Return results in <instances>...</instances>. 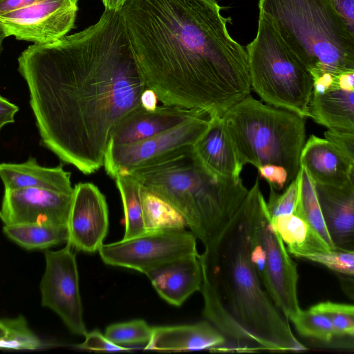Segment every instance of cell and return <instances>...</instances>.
<instances>
[{"label":"cell","instance_id":"6da1fadb","mask_svg":"<svg viewBox=\"0 0 354 354\" xmlns=\"http://www.w3.org/2000/svg\"><path fill=\"white\" fill-rule=\"evenodd\" d=\"M41 145L84 174L104 163L110 133L146 86L119 11L18 57Z\"/></svg>","mask_w":354,"mask_h":354},{"label":"cell","instance_id":"7a4b0ae2","mask_svg":"<svg viewBox=\"0 0 354 354\" xmlns=\"http://www.w3.org/2000/svg\"><path fill=\"white\" fill-rule=\"evenodd\" d=\"M216 0H126L120 10L147 88L164 105L219 116L250 95L246 50Z\"/></svg>","mask_w":354,"mask_h":354},{"label":"cell","instance_id":"3957f363","mask_svg":"<svg viewBox=\"0 0 354 354\" xmlns=\"http://www.w3.org/2000/svg\"><path fill=\"white\" fill-rule=\"evenodd\" d=\"M263 196L257 177L224 230L198 255L203 314L232 350H304L265 290L252 260L251 236Z\"/></svg>","mask_w":354,"mask_h":354},{"label":"cell","instance_id":"277c9868","mask_svg":"<svg viewBox=\"0 0 354 354\" xmlns=\"http://www.w3.org/2000/svg\"><path fill=\"white\" fill-rule=\"evenodd\" d=\"M192 148L126 174L176 208L206 247L230 221L248 189L241 178H219L207 171Z\"/></svg>","mask_w":354,"mask_h":354},{"label":"cell","instance_id":"5b68a950","mask_svg":"<svg viewBox=\"0 0 354 354\" xmlns=\"http://www.w3.org/2000/svg\"><path fill=\"white\" fill-rule=\"evenodd\" d=\"M313 80L354 72V34L330 0H259Z\"/></svg>","mask_w":354,"mask_h":354},{"label":"cell","instance_id":"8992f818","mask_svg":"<svg viewBox=\"0 0 354 354\" xmlns=\"http://www.w3.org/2000/svg\"><path fill=\"white\" fill-rule=\"evenodd\" d=\"M221 118L243 166L277 165L286 169L288 185L296 178L306 141L305 118L263 104L250 95Z\"/></svg>","mask_w":354,"mask_h":354},{"label":"cell","instance_id":"52a82bcc","mask_svg":"<svg viewBox=\"0 0 354 354\" xmlns=\"http://www.w3.org/2000/svg\"><path fill=\"white\" fill-rule=\"evenodd\" d=\"M245 50L251 88L269 105L310 117L313 79L262 11L257 35Z\"/></svg>","mask_w":354,"mask_h":354},{"label":"cell","instance_id":"ba28073f","mask_svg":"<svg viewBox=\"0 0 354 354\" xmlns=\"http://www.w3.org/2000/svg\"><path fill=\"white\" fill-rule=\"evenodd\" d=\"M78 0H0V29L6 37L45 44L74 27Z\"/></svg>","mask_w":354,"mask_h":354},{"label":"cell","instance_id":"9c48e42d","mask_svg":"<svg viewBox=\"0 0 354 354\" xmlns=\"http://www.w3.org/2000/svg\"><path fill=\"white\" fill-rule=\"evenodd\" d=\"M205 116L194 118L155 136L123 145H108L104 157V169L114 178L162 161L191 149L209 125Z\"/></svg>","mask_w":354,"mask_h":354},{"label":"cell","instance_id":"30bf717a","mask_svg":"<svg viewBox=\"0 0 354 354\" xmlns=\"http://www.w3.org/2000/svg\"><path fill=\"white\" fill-rule=\"evenodd\" d=\"M254 230L265 254L261 281L276 306L290 320L301 310L297 266L272 223L263 196L256 213Z\"/></svg>","mask_w":354,"mask_h":354},{"label":"cell","instance_id":"8fae6325","mask_svg":"<svg viewBox=\"0 0 354 354\" xmlns=\"http://www.w3.org/2000/svg\"><path fill=\"white\" fill-rule=\"evenodd\" d=\"M98 252L106 264L144 274L161 263L198 254L196 236L185 229L146 232L130 239L103 244Z\"/></svg>","mask_w":354,"mask_h":354},{"label":"cell","instance_id":"7c38bea8","mask_svg":"<svg viewBox=\"0 0 354 354\" xmlns=\"http://www.w3.org/2000/svg\"><path fill=\"white\" fill-rule=\"evenodd\" d=\"M70 243L57 251L46 250V269L40 283L42 306L56 313L77 335L87 333L79 289L75 255Z\"/></svg>","mask_w":354,"mask_h":354},{"label":"cell","instance_id":"4fadbf2b","mask_svg":"<svg viewBox=\"0 0 354 354\" xmlns=\"http://www.w3.org/2000/svg\"><path fill=\"white\" fill-rule=\"evenodd\" d=\"M73 197L38 188L5 189L0 218L5 225H67Z\"/></svg>","mask_w":354,"mask_h":354},{"label":"cell","instance_id":"5bb4252c","mask_svg":"<svg viewBox=\"0 0 354 354\" xmlns=\"http://www.w3.org/2000/svg\"><path fill=\"white\" fill-rule=\"evenodd\" d=\"M66 243L77 250L93 253L104 244L109 229L106 201L91 183H80L74 187L68 215Z\"/></svg>","mask_w":354,"mask_h":354},{"label":"cell","instance_id":"9a60e30c","mask_svg":"<svg viewBox=\"0 0 354 354\" xmlns=\"http://www.w3.org/2000/svg\"><path fill=\"white\" fill-rule=\"evenodd\" d=\"M207 116L193 109L164 105L154 111L140 105L128 111L112 129L108 145H123L155 136L194 118Z\"/></svg>","mask_w":354,"mask_h":354},{"label":"cell","instance_id":"2e32d148","mask_svg":"<svg viewBox=\"0 0 354 354\" xmlns=\"http://www.w3.org/2000/svg\"><path fill=\"white\" fill-rule=\"evenodd\" d=\"M315 187L335 248L354 250V178L342 187L315 183Z\"/></svg>","mask_w":354,"mask_h":354},{"label":"cell","instance_id":"e0dca14e","mask_svg":"<svg viewBox=\"0 0 354 354\" xmlns=\"http://www.w3.org/2000/svg\"><path fill=\"white\" fill-rule=\"evenodd\" d=\"M198 255H187L161 263L145 274L164 300L180 306L201 290L203 277Z\"/></svg>","mask_w":354,"mask_h":354},{"label":"cell","instance_id":"ac0fdd59","mask_svg":"<svg viewBox=\"0 0 354 354\" xmlns=\"http://www.w3.org/2000/svg\"><path fill=\"white\" fill-rule=\"evenodd\" d=\"M201 165L215 176L238 179L243 166L239 162L221 117L209 118V125L194 145Z\"/></svg>","mask_w":354,"mask_h":354},{"label":"cell","instance_id":"d6986e66","mask_svg":"<svg viewBox=\"0 0 354 354\" xmlns=\"http://www.w3.org/2000/svg\"><path fill=\"white\" fill-rule=\"evenodd\" d=\"M299 163L314 183L342 187L354 178V162L327 140L314 135L305 142Z\"/></svg>","mask_w":354,"mask_h":354},{"label":"cell","instance_id":"ffe728a7","mask_svg":"<svg viewBox=\"0 0 354 354\" xmlns=\"http://www.w3.org/2000/svg\"><path fill=\"white\" fill-rule=\"evenodd\" d=\"M227 339L208 321L192 324L153 327L152 335L145 350L219 351Z\"/></svg>","mask_w":354,"mask_h":354},{"label":"cell","instance_id":"44dd1931","mask_svg":"<svg viewBox=\"0 0 354 354\" xmlns=\"http://www.w3.org/2000/svg\"><path fill=\"white\" fill-rule=\"evenodd\" d=\"M0 178L5 189L38 188L73 194L71 173L64 170L63 164L55 167L40 166L35 158L22 163H0Z\"/></svg>","mask_w":354,"mask_h":354},{"label":"cell","instance_id":"7402d4cb","mask_svg":"<svg viewBox=\"0 0 354 354\" xmlns=\"http://www.w3.org/2000/svg\"><path fill=\"white\" fill-rule=\"evenodd\" d=\"M310 117L328 129L354 132V91H345L333 82L322 94L312 93Z\"/></svg>","mask_w":354,"mask_h":354},{"label":"cell","instance_id":"603a6c76","mask_svg":"<svg viewBox=\"0 0 354 354\" xmlns=\"http://www.w3.org/2000/svg\"><path fill=\"white\" fill-rule=\"evenodd\" d=\"M271 221L287 251L295 257L306 259L332 250L311 225L295 214L271 218Z\"/></svg>","mask_w":354,"mask_h":354},{"label":"cell","instance_id":"cb8c5ba5","mask_svg":"<svg viewBox=\"0 0 354 354\" xmlns=\"http://www.w3.org/2000/svg\"><path fill=\"white\" fill-rule=\"evenodd\" d=\"M5 234L27 250H43L67 242V225L17 224L5 225Z\"/></svg>","mask_w":354,"mask_h":354},{"label":"cell","instance_id":"d4e9b609","mask_svg":"<svg viewBox=\"0 0 354 354\" xmlns=\"http://www.w3.org/2000/svg\"><path fill=\"white\" fill-rule=\"evenodd\" d=\"M120 194L125 221L123 239L146 232L141 199V184L130 175L120 173L114 178Z\"/></svg>","mask_w":354,"mask_h":354},{"label":"cell","instance_id":"484cf974","mask_svg":"<svg viewBox=\"0 0 354 354\" xmlns=\"http://www.w3.org/2000/svg\"><path fill=\"white\" fill-rule=\"evenodd\" d=\"M141 199L146 232L183 230L187 227L185 219L176 208L142 186Z\"/></svg>","mask_w":354,"mask_h":354},{"label":"cell","instance_id":"4316f807","mask_svg":"<svg viewBox=\"0 0 354 354\" xmlns=\"http://www.w3.org/2000/svg\"><path fill=\"white\" fill-rule=\"evenodd\" d=\"M297 175L298 195L294 214L307 221L332 250L335 249L322 216L313 180L302 166Z\"/></svg>","mask_w":354,"mask_h":354},{"label":"cell","instance_id":"83f0119b","mask_svg":"<svg viewBox=\"0 0 354 354\" xmlns=\"http://www.w3.org/2000/svg\"><path fill=\"white\" fill-rule=\"evenodd\" d=\"M43 343L29 328L23 316L0 319V348L35 350Z\"/></svg>","mask_w":354,"mask_h":354},{"label":"cell","instance_id":"f1b7e54d","mask_svg":"<svg viewBox=\"0 0 354 354\" xmlns=\"http://www.w3.org/2000/svg\"><path fill=\"white\" fill-rule=\"evenodd\" d=\"M290 321L303 337L328 343L337 337L330 321L310 308L305 310L301 309Z\"/></svg>","mask_w":354,"mask_h":354},{"label":"cell","instance_id":"f546056e","mask_svg":"<svg viewBox=\"0 0 354 354\" xmlns=\"http://www.w3.org/2000/svg\"><path fill=\"white\" fill-rule=\"evenodd\" d=\"M153 327L143 319L116 323L106 328L104 335L114 344L127 345L147 343L151 337Z\"/></svg>","mask_w":354,"mask_h":354},{"label":"cell","instance_id":"4dcf8cb0","mask_svg":"<svg viewBox=\"0 0 354 354\" xmlns=\"http://www.w3.org/2000/svg\"><path fill=\"white\" fill-rule=\"evenodd\" d=\"M310 308L324 315L332 323L337 337L354 335V306L353 304L330 301L318 303Z\"/></svg>","mask_w":354,"mask_h":354},{"label":"cell","instance_id":"1f68e13d","mask_svg":"<svg viewBox=\"0 0 354 354\" xmlns=\"http://www.w3.org/2000/svg\"><path fill=\"white\" fill-rule=\"evenodd\" d=\"M307 260L322 264L337 273L353 278L354 250L335 248L308 257Z\"/></svg>","mask_w":354,"mask_h":354},{"label":"cell","instance_id":"d6a6232c","mask_svg":"<svg viewBox=\"0 0 354 354\" xmlns=\"http://www.w3.org/2000/svg\"><path fill=\"white\" fill-rule=\"evenodd\" d=\"M297 195L298 175L286 186V190L281 194H278L270 185V195L268 201L266 203V207L270 218L294 214Z\"/></svg>","mask_w":354,"mask_h":354},{"label":"cell","instance_id":"836d02e7","mask_svg":"<svg viewBox=\"0 0 354 354\" xmlns=\"http://www.w3.org/2000/svg\"><path fill=\"white\" fill-rule=\"evenodd\" d=\"M84 337L85 340L82 343L75 345L76 348L102 351H125L132 349V348L129 346H122L114 344L99 330L87 332Z\"/></svg>","mask_w":354,"mask_h":354},{"label":"cell","instance_id":"e575fe53","mask_svg":"<svg viewBox=\"0 0 354 354\" xmlns=\"http://www.w3.org/2000/svg\"><path fill=\"white\" fill-rule=\"evenodd\" d=\"M324 134L326 140L354 162V132L328 129Z\"/></svg>","mask_w":354,"mask_h":354},{"label":"cell","instance_id":"d590c367","mask_svg":"<svg viewBox=\"0 0 354 354\" xmlns=\"http://www.w3.org/2000/svg\"><path fill=\"white\" fill-rule=\"evenodd\" d=\"M260 178L265 179L275 190L282 189L288 185V172L286 169L277 165L266 164L259 167Z\"/></svg>","mask_w":354,"mask_h":354},{"label":"cell","instance_id":"8d00e7d4","mask_svg":"<svg viewBox=\"0 0 354 354\" xmlns=\"http://www.w3.org/2000/svg\"><path fill=\"white\" fill-rule=\"evenodd\" d=\"M335 10L354 34V0H330Z\"/></svg>","mask_w":354,"mask_h":354},{"label":"cell","instance_id":"74e56055","mask_svg":"<svg viewBox=\"0 0 354 354\" xmlns=\"http://www.w3.org/2000/svg\"><path fill=\"white\" fill-rule=\"evenodd\" d=\"M19 107L0 95V130L8 124L15 122L14 116Z\"/></svg>","mask_w":354,"mask_h":354},{"label":"cell","instance_id":"f35d334b","mask_svg":"<svg viewBox=\"0 0 354 354\" xmlns=\"http://www.w3.org/2000/svg\"><path fill=\"white\" fill-rule=\"evenodd\" d=\"M158 101L156 93L149 88H145L140 97V106L148 111H154L158 107Z\"/></svg>","mask_w":354,"mask_h":354},{"label":"cell","instance_id":"ab89813d","mask_svg":"<svg viewBox=\"0 0 354 354\" xmlns=\"http://www.w3.org/2000/svg\"><path fill=\"white\" fill-rule=\"evenodd\" d=\"M334 84L341 89L354 91V72L344 73L335 76Z\"/></svg>","mask_w":354,"mask_h":354},{"label":"cell","instance_id":"60d3db41","mask_svg":"<svg viewBox=\"0 0 354 354\" xmlns=\"http://www.w3.org/2000/svg\"><path fill=\"white\" fill-rule=\"evenodd\" d=\"M105 10L119 11L126 0H102Z\"/></svg>","mask_w":354,"mask_h":354},{"label":"cell","instance_id":"b9f144b4","mask_svg":"<svg viewBox=\"0 0 354 354\" xmlns=\"http://www.w3.org/2000/svg\"><path fill=\"white\" fill-rule=\"evenodd\" d=\"M6 35L3 31L0 29V57L3 49V41L6 38Z\"/></svg>","mask_w":354,"mask_h":354}]
</instances>
